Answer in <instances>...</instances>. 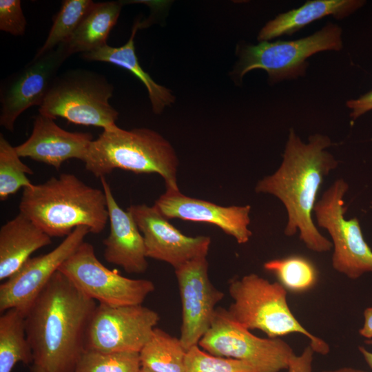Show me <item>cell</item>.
<instances>
[{"label":"cell","instance_id":"cell-9","mask_svg":"<svg viewBox=\"0 0 372 372\" xmlns=\"http://www.w3.org/2000/svg\"><path fill=\"white\" fill-rule=\"evenodd\" d=\"M349 185L335 180L315 205L317 225L329 234L333 247L332 266L338 272L355 280L372 273V250L366 242L358 218L347 220L344 196Z\"/></svg>","mask_w":372,"mask_h":372},{"label":"cell","instance_id":"cell-21","mask_svg":"<svg viewBox=\"0 0 372 372\" xmlns=\"http://www.w3.org/2000/svg\"><path fill=\"white\" fill-rule=\"evenodd\" d=\"M140 26L141 23L137 21L133 26L129 40L123 45L112 47L106 44L83 54L82 56L88 61L110 63L131 72L145 86L154 113L161 114L166 106L174 102L175 97L167 87L157 84L138 63L135 52L134 37Z\"/></svg>","mask_w":372,"mask_h":372},{"label":"cell","instance_id":"cell-13","mask_svg":"<svg viewBox=\"0 0 372 372\" xmlns=\"http://www.w3.org/2000/svg\"><path fill=\"white\" fill-rule=\"evenodd\" d=\"M182 303L180 340L185 349L198 345L209 329L216 305L224 293L211 282L207 257L189 261L174 269Z\"/></svg>","mask_w":372,"mask_h":372},{"label":"cell","instance_id":"cell-1","mask_svg":"<svg viewBox=\"0 0 372 372\" xmlns=\"http://www.w3.org/2000/svg\"><path fill=\"white\" fill-rule=\"evenodd\" d=\"M331 145L330 138L320 134L310 136L305 143L290 129L280 167L255 187L256 193L273 195L284 205L287 213L285 234L293 236L299 231L300 240L318 253L333 247L332 242L319 231L312 216L325 178L339 164L327 150Z\"/></svg>","mask_w":372,"mask_h":372},{"label":"cell","instance_id":"cell-22","mask_svg":"<svg viewBox=\"0 0 372 372\" xmlns=\"http://www.w3.org/2000/svg\"><path fill=\"white\" fill-rule=\"evenodd\" d=\"M122 8L119 1L94 3L70 39L61 44L68 56L87 53L107 44Z\"/></svg>","mask_w":372,"mask_h":372},{"label":"cell","instance_id":"cell-17","mask_svg":"<svg viewBox=\"0 0 372 372\" xmlns=\"http://www.w3.org/2000/svg\"><path fill=\"white\" fill-rule=\"evenodd\" d=\"M92 141L91 134L66 131L54 119L39 114L34 119L30 137L15 149L20 157L31 158L59 170L68 159L83 161Z\"/></svg>","mask_w":372,"mask_h":372},{"label":"cell","instance_id":"cell-36","mask_svg":"<svg viewBox=\"0 0 372 372\" xmlns=\"http://www.w3.org/2000/svg\"><path fill=\"white\" fill-rule=\"evenodd\" d=\"M30 371L31 372H46L43 369L35 364H32V366H31Z\"/></svg>","mask_w":372,"mask_h":372},{"label":"cell","instance_id":"cell-10","mask_svg":"<svg viewBox=\"0 0 372 372\" xmlns=\"http://www.w3.org/2000/svg\"><path fill=\"white\" fill-rule=\"evenodd\" d=\"M85 296L112 307L142 304L154 291V283L132 279L104 266L95 255L92 245L83 242L59 270Z\"/></svg>","mask_w":372,"mask_h":372},{"label":"cell","instance_id":"cell-30","mask_svg":"<svg viewBox=\"0 0 372 372\" xmlns=\"http://www.w3.org/2000/svg\"><path fill=\"white\" fill-rule=\"evenodd\" d=\"M21 1H0V30L14 36H21L26 28Z\"/></svg>","mask_w":372,"mask_h":372},{"label":"cell","instance_id":"cell-20","mask_svg":"<svg viewBox=\"0 0 372 372\" xmlns=\"http://www.w3.org/2000/svg\"><path fill=\"white\" fill-rule=\"evenodd\" d=\"M364 3L362 0H313L282 13L269 21L260 30L258 40L266 41L284 34L291 35L311 22L332 15L342 19Z\"/></svg>","mask_w":372,"mask_h":372},{"label":"cell","instance_id":"cell-34","mask_svg":"<svg viewBox=\"0 0 372 372\" xmlns=\"http://www.w3.org/2000/svg\"><path fill=\"white\" fill-rule=\"evenodd\" d=\"M365 343L372 346V339L365 340ZM358 349L367 365L372 369V351H369L362 346H360Z\"/></svg>","mask_w":372,"mask_h":372},{"label":"cell","instance_id":"cell-7","mask_svg":"<svg viewBox=\"0 0 372 372\" xmlns=\"http://www.w3.org/2000/svg\"><path fill=\"white\" fill-rule=\"evenodd\" d=\"M342 29L328 23L314 34L294 41H261L258 45L242 46L234 72L240 79L255 69L265 70L271 82L296 79L305 74L307 59L324 50H340Z\"/></svg>","mask_w":372,"mask_h":372},{"label":"cell","instance_id":"cell-15","mask_svg":"<svg viewBox=\"0 0 372 372\" xmlns=\"http://www.w3.org/2000/svg\"><path fill=\"white\" fill-rule=\"evenodd\" d=\"M127 210L143 236L147 258L165 262L175 269L192 260L207 257L210 237L182 234L154 205H133Z\"/></svg>","mask_w":372,"mask_h":372},{"label":"cell","instance_id":"cell-14","mask_svg":"<svg viewBox=\"0 0 372 372\" xmlns=\"http://www.w3.org/2000/svg\"><path fill=\"white\" fill-rule=\"evenodd\" d=\"M68 56L61 45L37 59L11 76L1 88L0 125L12 132L19 115L42 105L56 72Z\"/></svg>","mask_w":372,"mask_h":372},{"label":"cell","instance_id":"cell-31","mask_svg":"<svg viewBox=\"0 0 372 372\" xmlns=\"http://www.w3.org/2000/svg\"><path fill=\"white\" fill-rule=\"evenodd\" d=\"M314 353L309 344L300 355L295 354L290 361L288 372H312Z\"/></svg>","mask_w":372,"mask_h":372},{"label":"cell","instance_id":"cell-4","mask_svg":"<svg viewBox=\"0 0 372 372\" xmlns=\"http://www.w3.org/2000/svg\"><path fill=\"white\" fill-rule=\"evenodd\" d=\"M83 162L86 170L100 178L116 169L156 173L163 178L166 188L179 189V161L174 148L161 134L148 128L126 130L116 125L103 130L90 143Z\"/></svg>","mask_w":372,"mask_h":372},{"label":"cell","instance_id":"cell-2","mask_svg":"<svg viewBox=\"0 0 372 372\" xmlns=\"http://www.w3.org/2000/svg\"><path fill=\"white\" fill-rule=\"evenodd\" d=\"M96 307L63 273L55 272L24 318L33 364L46 372H74Z\"/></svg>","mask_w":372,"mask_h":372},{"label":"cell","instance_id":"cell-25","mask_svg":"<svg viewBox=\"0 0 372 372\" xmlns=\"http://www.w3.org/2000/svg\"><path fill=\"white\" fill-rule=\"evenodd\" d=\"M263 267L274 274L287 291L293 293L306 292L313 288L318 280L315 265L299 255L270 260L264 263Z\"/></svg>","mask_w":372,"mask_h":372},{"label":"cell","instance_id":"cell-6","mask_svg":"<svg viewBox=\"0 0 372 372\" xmlns=\"http://www.w3.org/2000/svg\"><path fill=\"white\" fill-rule=\"evenodd\" d=\"M113 92L103 76L70 71L56 77L39 112L54 120L61 117L76 125L108 129L116 125L118 116L109 103Z\"/></svg>","mask_w":372,"mask_h":372},{"label":"cell","instance_id":"cell-27","mask_svg":"<svg viewBox=\"0 0 372 372\" xmlns=\"http://www.w3.org/2000/svg\"><path fill=\"white\" fill-rule=\"evenodd\" d=\"M32 175V169L25 165L17 154L15 147L0 135V200L4 201L19 191L30 186L27 175Z\"/></svg>","mask_w":372,"mask_h":372},{"label":"cell","instance_id":"cell-3","mask_svg":"<svg viewBox=\"0 0 372 372\" xmlns=\"http://www.w3.org/2000/svg\"><path fill=\"white\" fill-rule=\"evenodd\" d=\"M19 209L51 238L66 237L79 226L99 234L109 220L103 190L69 173L24 188Z\"/></svg>","mask_w":372,"mask_h":372},{"label":"cell","instance_id":"cell-12","mask_svg":"<svg viewBox=\"0 0 372 372\" xmlns=\"http://www.w3.org/2000/svg\"><path fill=\"white\" fill-rule=\"evenodd\" d=\"M90 233L85 226L75 228L51 251L29 258L0 285V311L17 309L24 316L61 265Z\"/></svg>","mask_w":372,"mask_h":372},{"label":"cell","instance_id":"cell-26","mask_svg":"<svg viewBox=\"0 0 372 372\" xmlns=\"http://www.w3.org/2000/svg\"><path fill=\"white\" fill-rule=\"evenodd\" d=\"M91 0H65L55 16L48 36L33 59H37L66 42L94 4Z\"/></svg>","mask_w":372,"mask_h":372},{"label":"cell","instance_id":"cell-37","mask_svg":"<svg viewBox=\"0 0 372 372\" xmlns=\"http://www.w3.org/2000/svg\"><path fill=\"white\" fill-rule=\"evenodd\" d=\"M139 372H153V371H150V370H149V369H147L146 368L141 367Z\"/></svg>","mask_w":372,"mask_h":372},{"label":"cell","instance_id":"cell-28","mask_svg":"<svg viewBox=\"0 0 372 372\" xmlns=\"http://www.w3.org/2000/svg\"><path fill=\"white\" fill-rule=\"evenodd\" d=\"M138 352H100L85 350L74 372H139Z\"/></svg>","mask_w":372,"mask_h":372},{"label":"cell","instance_id":"cell-19","mask_svg":"<svg viewBox=\"0 0 372 372\" xmlns=\"http://www.w3.org/2000/svg\"><path fill=\"white\" fill-rule=\"evenodd\" d=\"M51 243L49 235L19 212L0 229V280L9 278L33 252Z\"/></svg>","mask_w":372,"mask_h":372},{"label":"cell","instance_id":"cell-29","mask_svg":"<svg viewBox=\"0 0 372 372\" xmlns=\"http://www.w3.org/2000/svg\"><path fill=\"white\" fill-rule=\"evenodd\" d=\"M185 372H255L247 363L211 355L198 345L191 347L185 358Z\"/></svg>","mask_w":372,"mask_h":372},{"label":"cell","instance_id":"cell-33","mask_svg":"<svg viewBox=\"0 0 372 372\" xmlns=\"http://www.w3.org/2000/svg\"><path fill=\"white\" fill-rule=\"evenodd\" d=\"M363 316V325L358 332L361 336L371 340L372 339V307L365 309Z\"/></svg>","mask_w":372,"mask_h":372},{"label":"cell","instance_id":"cell-35","mask_svg":"<svg viewBox=\"0 0 372 372\" xmlns=\"http://www.w3.org/2000/svg\"><path fill=\"white\" fill-rule=\"evenodd\" d=\"M321 372H367L358 369L351 368V367H342L333 370H327L323 371Z\"/></svg>","mask_w":372,"mask_h":372},{"label":"cell","instance_id":"cell-23","mask_svg":"<svg viewBox=\"0 0 372 372\" xmlns=\"http://www.w3.org/2000/svg\"><path fill=\"white\" fill-rule=\"evenodd\" d=\"M24 318L25 316L14 308L3 312L0 317V372H11L19 362L25 364L34 362Z\"/></svg>","mask_w":372,"mask_h":372},{"label":"cell","instance_id":"cell-16","mask_svg":"<svg viewBox=\"0 0 372 372\" xmlns=\"http://www.w3.org/2000/svg\"><path fill=\"white\" fill-rule=\"evenodd\" d=\"M167 219L207 223L234 237L239 244L247 242L252 232L250 205L224 207L182 194L179 189L166 188L154 205Z\"/></svg>","mask_w":372,"mask_h":372},{"label":"cell","instance_id":"cell-32","mask_svg":"<svg viewBox=\"0 0 372 372\" xmlns=\"http://www.w3.org/2000/svg\"><path fill=\"white\" fill-rule=\"evenodd\" d=\"M347 106L351 110V117L355 120L366 112L372 110V91L366 93L357 99H351L346 103Z\"/></svg>","mask_w":372,"mask_h":372},{"label":"cell","instance_id":"cell-24","mask_svg":"<svg viewBox=\"0 0 372 372\" xmlns=\"http://www.w3.org/2000/svg\"><path fill=\"white\" fill-rule=\"evenodd\" d=\"M187 352L180 338L155 327L139 352L141 365L153 372H185Z\"/></svg>","mask_w":372,"mask_h":372},{"label":"cell","instance_id":"cell-11","mask_svg":"<svg viewBox=\"0 0 372 372\" xmlns=\"http://www.w3.org/2000/svg\"><path fill=\"white\" fill-rule=\"evenodd\" d=\"M159 320L157 312L142 304H99L87 328L85 350L139 353Z\"/></svg>","mask_w":372,"mask_h":372},{"label":"cell","instance_id":"cell-5","mask_svg":"<svg viewBox=\"0 0 372 372\" xmlns=\"http://www.w3.org/2000/svg\"><path fill=\"white\" fill-rule=\"evenodd\" d=\"M229 293L233 302L227 309L230 316L243 327L258 329L269 338L290 333L307 337L315 353L326 355L329 344L305 329L291 312L287 291L278 282H271L256 273L231 280Z\"/></svg>","mask_w":372,"mask_h":372},{"label":"cell","instance_id":"cell-38","mask_svg":"<svg viewBox=\"0 0 372 372\" xmlns=\"http://www.w3.org/2000/svg\"><path fill=\"white\" fill-rule=\"evenodd\" d=\"M371 204L372 205V199H371Z\"/></svg>","mask_w":372,"mask_h":372},{"label":"cell","instance_id":"cell-8","mask_svg":"<svg viewBox=\"0 0 372 372\" xmlns=\"http://www.w3.org/2000/svg\"><path fill=\"white\" fill-rule=\"evenodd\" d=\"M198 346L211 355L242 361L255 372L287 369L295 355L291 347L284 340L256 336L222 307L216 309L211 326Z\"/></svg>","mask_w":372,"mask_h":372},{"label":"cell","instance_id":"cell-18","mask_svg":"<svg viewBox=\"0 0 372 372\" xmlns=\"http://www.w3.org/2000/svg\"><path fill=\"white\" fill-rule=\"evenodd\" d=\"M105 194L110 225L103 241L104 258L130 273H142L148 267L143 236L132 215L118 205L105 177L101 178Z\"/></svg>","mask_w":372,"mask_h":372}]
</instances>
